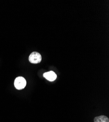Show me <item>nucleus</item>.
I'll list each match as a JSON object with an SVG mask.
<instances>
[{
    "mask_svg": "<svg viewBox=\"0 0 109 122\" xmlns=\"http://www.w3.org/2000/svg\"><path fill=\"white\" fill-rule=\"evenodd\" d=\"M26 85L25 79L23 77H18L16 78L14 81V86L18 90L24 89Z\"/></svg>",
    "mask_w": 109,
    "mask_h": 122,
    "instance_id": "1",
    "label": "nucleus"
},
{
    "mask_svg": "<svg viewBox=\"0 0 109 122\" xmlns=\"http://www.w3.org/2000/svg\"><path fill=\"white\" fill-rule=\"evenodd\" d=\"M42 56L37 52H33L29 56V61L32 64H38L41 62Z\"/></svg>",
    "mask_w": 109,
    "mask_h": 122,
    "instance_id": "2",
    "label": "nucleus"
},
{
    "mask_svg": "<svg viewBox=\"0 0 109 122\" xmlns=\"http://www.w3.org/2000/svg\"><path fill=\"white\" fill-rule=\"evenodd\" d=\"M43 76L47 80H48L49 81H51V82L55 80L57 78L56 74L52 71H50L44 73Z\"/></svg>",
    "mask_w": 109,
    "mask_h": 122,
    "instance_id": "3",
    "label": "nucleus"
},
{
    "mask_svg": "<svg viewBox=\"0 0 109 122\" xmlns=\"http://www.w3.org/2000/svg\"><path fill=\"white\" fill-rule=\"evenodd\" d=\"M94 122H109V119L105 115H101L94 118Z\"/></svg>",
    "mask_w": 109,
    "mask_h": 122,
    "instance_id": "4",
    "label": "nucleus"
}]
</instances>
